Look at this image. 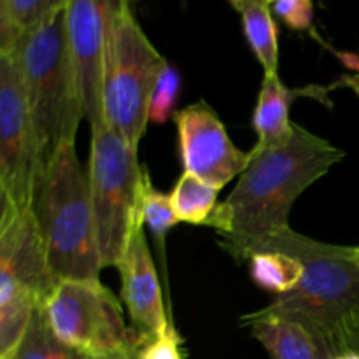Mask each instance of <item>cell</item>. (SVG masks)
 I'll return each mask as SVG.
<instances>
[{
  "label": "cell",
  "mask_w": 359,
  "mask_h": 359,
  "mask_svg": "<svg viewBox=\"0 0 359 359\" xmlns=\"http://www.w3.org/2000/svg\"><path fill=\"white\" fill-rule=\"evenodd\" d=\"M142 351V349H140ZM140 351H132V353H125V354H116V356H105V358H88L86 359H139L140 358Z\"/></svg>",
  "instance_id": "484cf974"
},
{
  "label": "cell",
  "mask_w": 359,
  "mask_h": 359,
  "mask_svg": "<svg viewBox=\"0 0 359 359\" xmlns=\"http://www.w3.org/2000/svg\"><path fill=\"white\" fill-rule=\"evenodd\" d=\"M270 249L300 258L305 272L293 291L263 309L304 326L328 359L346 353V326L359 312V266L353 248L314 241L290 226L258 251Z\"/></svg>",
  "instance_id": "7a4b0ae2"
},
{
  "label": "cell",
  "mask_w": 359,
  "mask_h": 359,
  "mask_svg": "<svg viewBox=\"0 0 359 359\" xmlns=\"http://www.w3.org/2000/svg\"><path fill=\"white\" fill-rule=\"evenodd\" d=\"M272 9L290 28L309 30L314 21L312 0H272Z\"/></svg>",
  "instance_id": "7402d4cb"
},
{
  "label": "cell",
  "mask_w": 359,
  "mask_h": 359,
  "mask_svg": "<svg viewBox=\"0 0 359 359\" xmlns=\"http://www.w3.org/2000/svg\"><path fill=\"white\" fill-rule=\"evenodd\" d=\"M175 125L184 172L223 189L248 168L251 154L231 142L223 121L207 102L177 111Z\"/></svg>",
  "instance_id": "8fae6325"
},
{
  "label": "cell",
  "mask_w": 359,
  "mask_h": 359,
  "mask_svg": "<svg viewBox=\"0 0 359 359\" xmlns=\"http://www.w3.org/2000/svg\"><path fill=\"white\" fill-rule=\"evenodd\" d=\"M269 2H270V4H272V0H269Z\"/></svg>",
  "instance_id": "f1b7e54d"
},
{
  "label": "cell",
  "mask_w": 359,
  "mask_h": 359,
  "mask_svg": "<svg viewBox=\"0 0 359 359\" xmlns=\"http://www.w3.org/2000/svg\"><path fill=\"white\" fill-rule=\"evenodd\" d=\"M137 149L105 123L91 130L88 177L102 269H118L133 230L144 223L149 174L139 163Z\"/></svg>",
  "instance_id": "8992f818"
},
{
  "label": "cell",
  "mask_w": 359,
  "mask_h": 359,
  "mask_svg": "<svg viewBox=\"0 0 359 359\" xmlns=\"http://www.w3.org/2000/svg\"><path fill=\"white\" fill-rule=\"evenodd\" d=\"M165 63L140 27L132 0H116L105 51L102 116L109 128L135 147L146 133L151 95Z\"/></svg>",
  "instance_id": "5b68a950"
},
{
  "label": "cell",
  "mask_w": 359,
  "mask_h": 359,
  "mask_svg": "<svg viewBox=\"0 0 359 359\" xmlns=\"http://www.w3.org/2000/svg\"><path fill=\"white\" fill-rule=\"evenodd\" d=\"M116 0H67L65 28L70 58L76 70L83 116L90 128L104 123L102 84L109 28Z\"/></svg>",
  "instance_id": "30bf717a"
},
{
  "label": "cell",
  "mask_w": 359,
  "mask_h": 359,
  "mask_svg": "<svg viewBox=\"0 0 359 359\" xmlns=\"http://www.w3.org/2000/svg\"><path fill=\"white\" fill-rule=\"evenodd\" d=\"M231 6L241 13L244 35L248 44L265 74H277L279 67V42L277 27L273 21L269 0H230Z\"/></svg>",
  "instance_id": "9a60e30c"
},
{
  "label": "cell",
  "mask_w": 359,
  "mask_h": 359,
  "mask_svg": "<svg viewBox=\"0 0 359 359\" xmlns=\"http://www.w3.org/2000/svg\"><path fill=\"white\" fill-rule=\"evenodd\" d=\"M67 0H0V55L14 53L21 39L65 7Z\"/></svg>",
  "instance_id": "2e32d148"
},
{
  "label": "cell",
  "mask_w": 359,
  "mask_h": 359,
  "mask_svg": "<svg viewBox=\"0 0 359 359\" xmlns=\"http://www.w3.org/2000/svg\"><path fill=\"white\" fill-rule=\"evenodd\" d=\"M344 84H346L347 88H351V90L354 91V93L359 97V72L358 74H349V76H344L342 77Z\"/></svg>",
  "instance_id": "d4e9b609"
},
{
  "label": "cell",
  "mask_w": 359,
  "mask_h": 359,
  "mask_svg": "<svg viewBox=\"0 0 359 359\" xmlns=\"http://www.w3.org/2000/svg\"><path fill=\"white\" fill-rule=\"evenodd\" d=\"M353 258H354V262H356L358 266H359V245H358V248H353Z\"/></svg>",
  "instance_id": "83f0119b"
},
{
  "label": "cell",
  "mask_w": 359,
  "mask_h": 359,
  "mask_svg": "<svg viewBox=\"0 0 359 359\" xmlns=\"http://www.w3.org/2000/svg\"><path fill=\"white\" fill-rule=\"evenodd\" d=\"M332 359H359V354L354 353V351H347V353L339 354V356H335Z\"/></svg>",
  "instance_id": "4316f807"
},
{
  "label": "cell",
  "mask_w": 359,
  "mask_h": 359,
  "mask_svg": "<svg viewBox=\"0 0 359 359\" xmlns=\"http://www.w3.org/2000/svg\"><path fill=\"white\" fill-rule=\"evenodd\" d=\"M139 359H186L182 351V337L174 325L154 340L147 342L140 351Z\"/></svg>",
  "instance_id": "603a6c76"
},
{
  "label": "cell",
  "mask_w": 359,
  "mask_h": 359,
  "mask_svg": "<svg viewBox=\"0 0 359 359\" xmlns=\"http://www.w3.org/2000/svg\"><path fill=\"white\" fill-rule=\"evenodd\" d=\"M118 270L123 304L135 332L146 344L163 335L172 323L165 314L160 279L144 233V223H139L133 230Z\"/></svg>",
  "instance_id": "7c38bea8"
},
{
  "label": "cell",
  "mask_w": 359,
  "mask_h": 359,
  "mask_svg": "<svg viewBox=\"0 0 359 359\" xmlns=\"http://www.w3.org/2000/svg\"><path fill=\"white\" fill-rule=\"evenodd\" d=\"M219 191L221 189L207 184L196 175L184 172L170 193L172 207L177 219L182 223L205 226L210 214L217 207Z\"/></svg>",
  "instance_id": "ac0fdd59"
},
{
  "label": "cell",
  "mask_w": 359,
  "mask_h": 359,
  "mask_svg": "<svg viewBox=\"0 0 359 359\" xmlns=\"http://www.w3.org/2000/svg\"><path fill=\"white\" fill-rule=\"evenodd\" d=\"M56 339L88 358L140 351L146 342L128 326L118 298L100 279H63L41 305Z\"/></svg>",
  "instance_id": "ba28073f"
},
{
  "label": "cell",
  "mask_w": 359,
  "mask_h": 359,
  "mask_svg": "<svg viewBox=\"0 0 359 359\" xmlns=\"http://www.w3.org/2000/svg\"><path fill=\"white\" fill-rule=\"evenodd\" d=\"M0 205V359H9L56 283L34 207Z\"/></svg>",
  "instance_id": "52a82bcc"
},
{
  "label": "cell",
  "mask_w": 359,
  "mask_h": 359,
  "mask_svg": "<svg viewBox=\"0 0 359 359\" xmlns=\"http://www.w3.org/2000/svg\"><path fill=\"white\" fill-rule=\"evenodd\" d=\"M34 212L55 283L98 279L102 270L88 167L76 144H63L46 168L34 200Z\"/></svg>",
  "instance_id": "3957f363"
},
{
  "label": "cell",
  "mask_w": 359,
  "mask_h": 359,
  "mask_svg": "<svg viewBox=\"0 0 359 359\" xmlns=\"http://www.w3.org/2000/svg\"><path fill=\"white\" fill-rule=\"evenodd\" d=\"M179 88H181V77H179L177 70L167 62L158 76L153 95H151L149 123L163 125L168 121L174 112L175 102H177Z\"/></svg>",
  "instance_id": "44dd1931"
},
{
  "label": "cell",
  "mask_w": 359,
  "mask_h": 359,
  "mask_svg": "<svg viewBox=\"0 0 359 359\" xmlns=\"http://www.w3.org/2000/svg\"><path fill=\"white\" fill-rule=\"evenodd\" d=\"M242 325L251 330L272 359H328L304 326L265 309L244 316Z\"/></svg>",
  "instance_id": "4fadbf2b"
},
{
  "label": "cell",
  "mask_w": 359,
  "mask_h": 359,
  "mask_svg": "<svg viewBox=\"0 0 359 359\" xmlns=\"http://www.w3.org/2000/svg\"><path fill=\"white\" fill-rule=\"evenodd\" d=\"M249 154L251 161L237 186L205 224L217 230L219 245L238 263L249 262L273 235L290 228L291 207L302 193L346 156L330 140L297 123L290 140Z\"/></svg>",
  "instance_id": "6da1fadb"
},
{
  "label": "cell",
  "mask_w": 359,
  "mask_h": 359,
  "mask_svg": "<svg viewBox=\"0 0 359 359\" xmlns=\"http://www.w3.org/2000/svg\"><path fill=\"white\" fill-rule=\"evenodd\" d=\"M344 347L347 351H354L359 354V312L349 319L346 326V335H344Z\"/></svg>",
  "instance_id": "cb8c5ba5"
},
{
  "label": "cell",
  "mask_w": 359,
  "mask_h": 359,
  "mask_svg": "<svg viewBox=\"0 0 359 359\" xmlns=\"http://www.w3.org/2000/svg\"><path fill=\"white\" fill-rule=\"evenodd\" d=\"M9 359H86V356L56 339L41 307H37L23 339Z\"/></svg>",
  "instance_id": "d6986e66"
},
{
  "label": "cell",
  "mask_w": 359,
  "mask_h": 359,
  "mask_svg": "<svg viewBox=\"0 0 359 359\" xmlns=\"http://www.w3.org/2000/svg\"><path fill=\"white\" fill-rule=\"evenodd\" d=\"M294 98L297 91L284 86L279 72L263 74L258 104L252 116V126L258 133V142L251 151L259 153L290 140L294 130V123L290 121V107Z\"/></svg>",
  "instance_id": "5bb4252c"
},
{
  "label": "cell",
  "mask_w": 359,
  "mask_h": 359,
  "mask_svg": "<svg viewBox=\"0 0 359 359\" xmlns=\"http://www.w3.org/2000/svg\"><path fill=\"white\" fill-rule=\"evenodd\" d=\"M142 217L144 224L149 228V231L154 235L158 244H160L161 252H163L165 237L179 223V219L174 212V207H172L170 195L158 191L151 184V179L147 182L146 191H144L142 196Z\"/></svg>",
  "instance_id": "ffe728a7"
},
{
  "label": "cell",
  "mask_w": 359,
  "mask_h": 359,
  "mask_svg": "<svg viewBox=\"0 0 359 359\" xmlns=\"http://www.w3.org/2000/svg\"><path fill=\"white\" fill-rule=\"evenodd\" d=\"M14 55L20 63L39 158L46 172L60 147L74 142L77 126L84 119L67 42L65 7L25 35Z\"/></svg>",
  "instance_id": "277c9868"
},
{
  "label": "cell",
  "mask_w": 359,
  "mask_h": 359,
  "mask_svg": "<svg viewBox=\"0 0 359 359\" xmlns=\"http://www.w3.org/2000/svg\"><path fill=\"white\" fill-rule=\"evenodd\" d=\"M252 280L277 297L293 291L304 277L305 266L300 258L286 251H258L249 258Z\"/></svg>",
  "instance_id": "e0dca14e"
},
{
  "label": "cell",
  "mask_w": 359,
  "mask_h": 359,
  "mask_svg": "<svg viewBox=\"0 0 359 359\" xmlns=\"http://www.w3.org/2000/svg\"><path fill=\"white\" fill-rule=\"evenodd\" d=\"M42 174L20 63L14 53L0 55V203L34 207Z\"/></svg>",
  "instance_id": "9c48e42d"
}]
</instances>
